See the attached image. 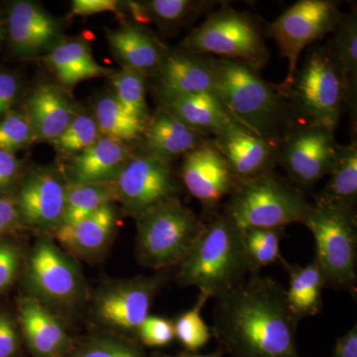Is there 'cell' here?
I'll return each mask as SVG.
<instances>
[{
	"instance_id": "5",
	"label": "cell",
	"mask_w": 357,
	"mask_h": 357,
	"mask_svg": "<svg viewBox=\"0 0 357 357\" xmlns=\"http://www.w3.org/2000/svg\"><path fill=\"white\" fill-rule=\"evenodd\" d=\"M312 208L301 190L270 172L237 183L223 211L243 231L304 225Z\"/></svg>"
},
{
	"instance_id": "26",
	"label": "cell",
	"mask_w": 357,
	"mask_h": 357,
	"mask_svg": "<svg viewBox=\"0 0 357 357\" xmlns=\"http://www.w3.org/2000/svg\"><path fill=\"white\" fill-rule=\"evenodd\" d=\"M289 275V288L286 289V301L294 317L301 321L314 317L323 309V291L326 279L316 258L309 264H292L281 260Z\"/></svg>"
},
{
	"instance_id": "2",
	"label": "cell",
	"mask_w": 357,
	"mask_h": 357,
	"mask_svg": "<svg viewBox=\"0 0 357 357\" xmlns=\"http://www.w3.org/2000/svg\"><path fill=\"white\" fill-rule=\"evenodd\" d=\"M213 93L236 121L262 137L281 143L294 129V114L279 89L239 61L213 57Z\"/></svg>"
},
{
	"instance_id": "9",
	"label": "cell",
	"mask_w": 357,
	"mask_h": 357,
	"mask_svg": "<svg viewBox=\"0 0 357 357\" xmlns=\"http://www.w3.org/2000/svg\"><path fill=\"white\" fill-rule=\"evenodd\" d=\"M29 296L49 309L70 311L84 299V284L74 257L48 237L35 243L25 262Z\"/></svg>"
},
{
	"instance_id": "34",
	"label": "cell",
	"mask_w": 357,
	"mask_h": 357,
	"mask_svg": "<svg viewBox=\"0 0 357 357\" xmlns=\"http://www.w3.org/2000/svg\"><path fill=\"white\" fill-rule=\"evenodd\" d=\"M208 300V296L199 293L194 306L178 314L175 321H173L175 338H177L178 342L190 354H196L206 347L213 337L211 326L206 325L202 317V311Z\"/></svg>"
},
{
	"instance_id": "20",
	"label": "cell",
	"mask_w": 357,
	"mask_h": 357,
	"mask_svg": "<svg viewBox=\"0 0 357 357\" xmlns=\"http://www.w3.org/2000/svg\"><path fill=\"white\" fill-rule=\"evenodd\" d=\"M21 112L29 121L36 140L53 142L77 114L76 105L64 88L39 84L28 93Z\"/></svg>"
},
{
	"instance_id": "36",
	"label": "cell",
	"mask_w": 357,
	"mask_h": 357,
	"mask_svg": "<svg viewBox=\"0 0 357 357\" xmlns=\"http://www.w3.org/2000/svg\"><path fill=\"white\" fill-rule=\"evenodd\" d=\"M93 115L77 114L64 132L53 141L54 147L64 156H76L102 137Z\"/></svg>"
},
{
	"instance_id": "40",
	"label": "cell",
	"mask_w": 357,
	"mask_h": 357,
	"mask_svg": "<svg viewBox=\"0 0 357 357\" xmlns=\"http://www.w3.org/2000/svg\"><path fill=\"white\" fill-rule=\"evenodd\" d=\"M22 263L20 246L10 239L0 238V295L13 285Z\"/></svg>"
},
{
	"instance_id": "12",
	"label": "cell",
	"mask_w": 357,
	"mask_h": 357,
	"mask_svg": "<svg viewBox=\"0 0 357 357\" xmlns=\"http://www.w3.org/2000/svg\"><path fill=\"white\" fill-rule=\"evenodd\" d=\"M117 199L135 220L169 199L178 198L181 185L172 162L150 156L133 155L114 181Z\"/></svg>"
},
{
	"instance_id": "22",
	"label": "cell",
	"mask_w": 357,
	"mask_h": 357,
	"mask_svg": "<svg viewBox=\"0 0 357 357\" xmlns=\"http://www.w3.org/2000/svg\"><path fill=\"white\" fill-rule=\"evenodd\" d=\"M117 225L114 204H107L76 223L54 231L61 248L73 257L91 259L105 250Z\"/></svg>"
},
{
	"instance_id": "7",
	"label": "cell",
	"mask_w": 357,
	"mask_h": 357,
	"mask_svg": "<svg viewBox=\"0 0 357 357\" xmlns=\"http://www.w3.org/2000/svg\"><path fill=\"white\" fill-rule=\"evenodd\" d=\"M136 222L138 262L159 271L178 266L206 225L178 198L155 206Z\"/></svg>"
},
{
	"instance_id": "4",
	"label": "cell",
	"mask_w": 357,
	"mask_h": 357,
	"mask_svg": "<svg viewBox=\"0 0 357 357\" xmlns=\"http://www.w3.org/2000/svg\"><path fill=\"white\" fill-rule=\"evenodd\" d=\"M294 116L304 126H321L335 132L351 98L344 77L326 47L311 49L287 88L277 86Z\"/></svg>"
},
{
	"instance_id": "48",
	"label": "cell",
	"mask_w": 357,
	"mask_h": 357,
	"mask_svg": "<svg viewBox=\"0 0 357 357\" xmlns=\"http://www.w3.org/2000/svg\"><path fill=\"white\" fill-rule=\"evenodd\" d=\"M6 18H4V13L0 10V51H1L2 45L6 42Z\"/></svg>"
},
{
	"instance_id": "28",
	"label": "cell",
	"mask_w": 357,
	"mask_h": 357,
	"mask_svg": "<svg viewBox=\"0 0 357 357\" xmlns=\"http://www.w3.org/2000/svg\"><path fill=\"white\" fill-rule=\"evenodd\" d=\"M330 180L316 202L342 204L356 208L357 199V142L340 145Z\"/></svg>"
},
{
	"instance_id": "45",
	"label": "cell",
	"mask_w": 357,
	"mask_h": 357,
	"mask_svg": "<svg viewBox=\"0 0 357 357\" xmlns=\"http://www.w3.org/2000/svg\"><path fill=\"white\" fill-rule=\"evenodd\" d=\"M23 227L13 197L0 198V236Z\"/></svg>"
},
{
	"instance_id": "8",
	"label": "cell",
	"mask_w": 357,
	"mask_h": 357,
	"mask_svg": "<svg viewBox=\"0 0 357 357\" xmlns=\"http://www.w3.org/2000/svg\"><path fill=\"white\" fill-rule=\"evenodd\" d=\"M182 50L198 55L236 60L259 70L266 66L269 49L255 16L223 4L206 16L183 40Z\"/></svg>"
},
{
	"instance_id": "32",
	"label": "cell",
	"mask_w": 357,
	"mask_h": 357,
	"mask_svg": "<svg viewBox=\"0 0 357 357\" xmlns=\"http://www.w3.org/2000/svg\"><path fill=\"white\" fill-rule=\"evenodd\" d=\"M117 201L114 182L68 184L64 217L61 225L79 222L107 204Z\"/></svg>"
},
{
	"instance_id": "3",
	"label": "cell",
	"mask_w": 357,
	"mask_h": 357,
	"mask_svg": "<svg viewBox=\"0 0 357 357\" xmlns=\"http://www.w3.org/2000/svg\"><path fill=\"white\" fill-rule=\"evenodd\" d=\"M178 267L182 287H197L210 299L225 295L249 275L243 230L225 211L217 213Z\"/></svg>"
},
{
	"instance_id": "11",
	"label": "cell",
	"mask_w": 357,
	"mask_h": 357,
	"mask_svg": "<svg viewBox=\"0 0 357 357\" xmlns=\"http://www.w3.org/2000/svg\"><path fill=\"white\" fill-rule=\"evenodd\" d=\"M163 270L153 276L112 281L98 289L91 314L96 325L121 335H134L145 319L155 297L167 282Z\"/></svg>"
},
{
	"instance_id": "14",
	"label": "cell",
	"mask_w": 357,
	"mask_h": 357,
	"mask_svg": "<svg viewBox=\"0 0 357 357\" xmlns=\"http://www.w3.org/2000/svg\"><path fill=\"white\" fill-rule=\"evenodd\" d=\"M68 183L49 168L24 174L13 197L23 227L55 231L64 217Z\"/></svg>"
},
{
	"instance_id": "47",
	"label": "cell",
	"mask_w": 357,
	"mask_h": 357,
	"mask_svg": "<svg viewBox=\"0 0 357 357\" xmlns=\"http://www.w3.org/2000/svg\"><path fill=\"white\" fill-rule=\"evenodd\" d=\"M225 354L220 349H215V351L211 352V354H181V356H168V354H159V352H156V354H152L151 357H223Z\"/></svg>"
},
{
	"instance_id": "13",
	"label": "cell",
	"mask_w": 357,
	"mask_h": 357,
	"mask_svg": "<svg viewBox=\"0 0 357 357\" xmlns=\"http://www.w3.org/2000/svg\"><path fill=\"white\" fill-rule=\"evenodd\" d=\"M340 144L335 132L321 126L293 129L279 145L278 161L298 189L310 190L330 175Z\"/></svg>"
},
{
	"instance_id": "24",
	"label": "cell",
	"mask_w": 357,
	"mask_h": 357,
	"mask_svg": "<svg viewBox=\"0 0 357 357\" xmlns=\"http://www.w3.org/2000/svg\"><path fill=\"white\" fill-rule=\"evenodd\" d=\"M141 139L144 150L143 154L172 162L189 153L211 137L185 126L165 109H160L150 117Z\"/></svg>"
},
{
	"instance_id": "46",
	"label": "cell",
	"mask_w": 357,
	"mask_h": 357,
	"mask_svg": "<svg viewBox=\"0 0 357 357\" xmlns=\"http://www.w3.org/2000/svg\"><path fill=\"white\" fill-rule=\"evenodd\" d=\"M332 357H357V325L337 338Z\"/></svg>"
},
{
	"instance_id": "38",
	"label": "cell",
	"mask_w": 357,
	"mask_h": 357,
	"mask_svg": "<svg viewBox=\"0 0 357 357\" xmlns=\"http://www.w3.org/2000/svg\"><path fill=\"white\" fill-rule=\"evenodd\" d=\"M35 140L29 121L21 109L13 110L0 121V151L16 154Z\"/></svg>"
},
{
	"instance_id": "43",
	"label": "cell",
	"mask_w": 357,
	"mask_h": 357,
	"mask_svg": "<svg viewBox=\"0 0 357 357\" xmlns=\"http://www.w3.org/2000/svg\"><path fill=\"white\" fill-rule=\"evenodd\" d=\"M15 321L8 312L0 311V357H14L20 349Z\"/></svg>"
},
{
	"instance_id": "25",
	"label": "cell",
	"mask_w": 357,
	"mask_h": 357,
	"mask_svg": "<svg viewBox=\"0 0 357 357\" xmlns=\"http://www.w3.org/2000/svg\"><path fill=\"white\" fill-rule=\"evenodd\" d=\"M161 109L204 135H215L236 121L215 93H192L160 98Z\"/></svg>"
},
{
	"instance_id": "42",
	"label": "cell",
	"mask_w": 357,
	"mask_h": 357,
	"mask_svg": "<svg viewBox=\"0 0 357 357\" xmlns=\"http://www.w3.org/2000/svg\"><path fill=\"white\" fill-rule=\"evenodd\" d=\"M23 176V162L15 154L0 151V198L13 197Z\"/></svg>"
},
{
	"instance_id": "35",
	"label": "cell",
	"mask_w": 357,
	"mask_h": 357,
	"mask_svg": "<svg viewBox=\"0 0 357 357\" xmlns=\"http://www.w3.org/2000/svg\"><path fill=\"white\" fill-rule=\"evenodd\" d=\"M110 77L114 89V96L117 102L134 116L147 123L150 115L145 88L146 77L123 68Z\"/></svg>"
},
{
	"instance_id": "6",
	"label": "cell",
	"mask_w": 357,
	"mask_h": 357,
	"mask_svg": "<svg viewBox=\"0 0 357 357\" xmlns=\"http://www.w3.org/2000/svg\"><path fill=\"white\" fill-rule=\"evenodd\" d=\"M316 243V258L323 268L326 287L356 298L357 218L356 208L333 203L312 204L304 222Z\"/></svg>"
},
{
	"instance_id": "30",
	"label": "cell",
	"mask_w": 357,
	"mask_h": 357,
	"mask_svg": "<svg viewBox=\"0 0 357 357\" xmlns=\"http://www.w3.org/2000/svg\"><path fill=\"white\" fill-rule=\"evenodd\" d=\"M213 1L194 0H150L144 2H128L134 17L141 22L153 21L165 27L184 24L188 20L208 10Z\"/></svg>"
},
{
	"instance_id": "1",
	"label": "cell",
	"mask_w": 357,
	"mask_h": 357,
	"mask_svg": "<svg viewBox=\"0 0 357 357\" xmlns=\"http://www.w3.org/2000/svg\"><path fill=\"white\" fill-rule=\"evenodd\" d=\"M300 321L289 310L286 289L260 275H248L215 299L213 337L230 357H301Z\"/></svg>"
},
{
	"instance_id": "16",
	"label": "cell",
	"mask_w": 357,
	"mask_h": 357,
	"mask_svg": "<svg viewBox=\"0 0 357 357\" xmlns=\"http://www.w3.org/2000/svg\"><path fill=\"white\" fill-rule=\"evenodd\" d=\"M180 178L190 195L210 213L231 195L237 184L211 138L183 156Z\"/></svg>"
},
{
	"instance_id": "39",
	"label": "cell",
	"mask_w": 357,
	"mask_h": 357,
	"mask_svg": "<svg viewBox=\"0 0 357 357\" xmlns=\"http://www.w3.org/2000/svg\"><path fill=\"white\" fill-rule=\"evenodd\" d=\"M136 337L149 347H163L175 340L173 321L164 317L148 316L138 328Z\"/></svg>"
},
{
	"instance_id": "44",
	"label": "cell",
	"mask_w": 357,
	"mask_h": 357,
	"mask_svg": "<svg viewBox=\"0 0 357 357\" xmlns=\"http://www.w3.org/2000/svg\"><path fill=\"white\" fill-rule=\"evenodd\" d=\"M121 2L115 0H74L72 2V15L91 16L103 13H119Z\"/></svg>"
},
{
	"instance_id": "37",
	"label": "cell",
	"mask_w": 357,
	"mask_h": 357,
	"mask_svg": "<svg viewBox=\"0 0 357 357\" xmlns=\"http://www.w3.org/2000/svg\"><path fill=\"white\" fill-rule=\"evenodd\" d=\"M72 357H147L137 342L119 337L89 338Z\"/></svg>"
},
{
	"instance_id": "19",
	"label": "cell",
	"mask_w": 357,
	"mask_h": 357,
	"mask_svg": "<svg viewBox=\"0 0 357 357\" xmlns=\"http://www.w3.org/2000/svg\"><path fill=\"white\" fill-rule=\"evenodd\" d=\"M18 323L35 357H62L72 349V338L63 321L31 296L18 301Z\"/></svg>"
},
{
	"instance_id": "41",
	"label": "cell",
	"mask_w": 357,
	"mask_h": 357,
	"mask_svg": "<svg viewBox=\"0 0 357 357\" xmlns=\"http://www.w3.org/2000/svg\"><path fill=\"white\" fill-rule=\"evenodd\" d=\"M22 95V77L18 72L0 68V121L17 109Z\"/></svg>"
},
{
	"instance_id": "33",
	"label": "cell",
	"mask_w": 357,
	"mask_h": 357,
	"mask_svg": "<svg viewBox=\"0 0 357 357\" xmlns=\"http://www.w3.org/2000/svg\"><path fill=\"white\" fill-rule=\"evenodd\" d=\"M285 227L243 230L244 249L248 258L249 275H259L260 270L281 262L280 243Z\"/></svg>"
},
{
	"instance_id": "23",
	"label": "cell",
	"mask_w": 357,
	"mask_h": 357,
	"mask_svg": "<svg viewBox=\"0 0 357 357\" xmlns=\"http://www.w3.org/2000/svg\"><path fill=\"white\" fill-rule=\"evenodd\" d=\"M107 39L123 69L134 70L144 77L153 75L168 53L155 35L134 23L122 25L116 30H107Z\"/></svg>"
},
{
	"instance_id": "21",
	"label": "cell",
	"mask_w": 357,
	"mask_h": 357,
	"mask_svg": "<svg viewBox=\"0 0 357 357\" xmlns=\"http://www.w3.org/2000/svg\"><path fill=\"white\" fill-rule=\"evenodd\" d=\"M132 156L126 143L102 136L88 149L70 157L66 181L68 184L114 182Z\"/></svg>"
},
{
	"instance_id": "18",
	"label": "cell",
	"mask_w": 357,
	"mask_h": 357,
	"mask_svg": "<svg viewBox=\"0 0 357 357\" xmlns=\"http://www.w3.org/2000/svg\"><path fill=\"white\" fill-rule=\"evenodd\" d=\"M153 76L159 98L213 93V57L183 50L168 52Z\"/></svg>"
},
{
	"instance_id": "15",
	"label": "cell",
	"mask_w": 357,
	"mask_h": 357,
	"mask_svg": "<svg viewBox=\"0 0 357 357\" xmlns=\"http://www.w3.org/2000/svg\"><path fill=\"white\" fill-rule=\"evenodd\" d=\"M9 53L14 57L30 59L50 51L61 41L62 24L57 18L28 0L6 4L4 10Z\"/></svg>"
},
{
	"instance_id": "29",
	"label": "cell",
	"mask_w": 357,
	"mask_h": 357,
	"mask_svg": "<svg viewBox=\"0 0 357 357\" xmlns=\"http://www.w3.org/2000/svg\"><path fill=\"white\" fill-rule=\"evenodd\" d=\"M330 46L326 47L344 77L351 109L356 107L357 88V11L351 9L349 14H342L337 29L333 33Z\"/></svg>"
},
{
	"instance_id": "27",
	"label": "cell",
	"mask_w": 357,
	"mask_h": 357,
	"mask_svg": "<svg viewBox=\"0 0 357 357\" xmlns=\"http://www.w3.org/2000/svg\"><path fill=\"white\" fill-rule=\"evenodd\" d=\"M63 88H73L79 82L112 76L114 73L98 64L88 45L81 40H65L53 47L43 58Z\"/></svg>"
},
{
	"instance_id": "10",
	"label": "cell",
	"mask_w": 357,
	"mask_h": 357,
	"mask_svg": "<svg viewBox=\"0 0 357 357\" xmlns=\"http://www.w3.org/2000/svg\"><path fill=\"white\" fill-rule=\"evenodd\" d=\"M342 15L337 2L332 0H299L267 26L265 33L288 61V73L279 88L292 83L301 54L309 45L333 34Z\"/></svg>"
},
{
	"instance_id": "31",
	"label": "cell",
	"mask_w": 357,
	"mask_h": 357,
	"mask_svg": "<svg viewBox=\"0 0 357 357\" xmlns=\"http://www.w3.org/2000/svg\"><path fill=\"white\" fill-rule=\"evenodd\" d=\"M93 117L102 136L126 144L141 139L147 124L124 109L114 95L103 96L96 102Z\"/></svg>"
},
{
	"instance_id": "17",
	"label": "cell",
	"mask_w": 357,
	"mask_h": 357,
	"mask_svg": "<svg viewBox=\"0 0 357 357\" xmlns=\"http://www.w3.org/2000/svg\"><path fill=\"white\" fill-rule=\"evenodd\" d=\"M227 161L236 182L273 172L280 143L267 139L234 121L211 138Z\"/></svg>"
}]
</instances>
